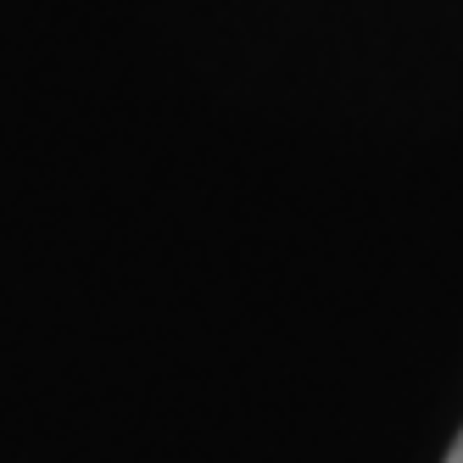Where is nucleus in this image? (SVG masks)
<instances>
[{
	"label": "nucleus",
	"mask_w": 463,
	"mask_h": 463,
	"mask_svg": "<svg viewBox=\"0 0 463 463\" xmlns=\"http://www.w3.org/2000/svg\"><path fill=\"white\" fill-rule=\"evenodd\" d=\"M447 463H463V430H458V441H452V452H447Z\"/></svg>",
	"instance_id": "f257e3e1"
}]
</instances>
